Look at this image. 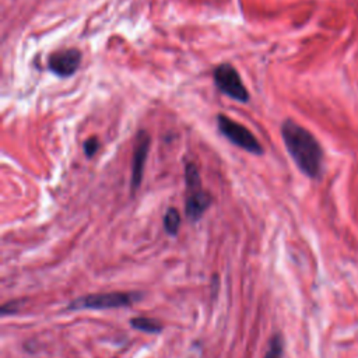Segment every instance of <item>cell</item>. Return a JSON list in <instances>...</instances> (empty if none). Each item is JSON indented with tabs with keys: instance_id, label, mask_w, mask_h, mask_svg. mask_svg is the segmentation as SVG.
Masks as SVG:
<instances>
[{
	"instance_id": "3957f363",
	"label": "cell",
	"mask_w": 358,
	"mask_h": 358,
	"mask_svg": "<svg viewBox=\"0 0 358 358\" xmlns=\"http://www.w3.org/2000/svg\"><path fill=\"white\" fill-rule=\"evenodd\" d=\"M140 299V294L136 292H103L80 296L71 301L67 306L69 310H84V309H109L129 306Z\"/></svg>"
},
{
	"instance_id": "6da1fadb",
	"label": "cell",
	"mask_w": 358,
	"mask_h": 358,
	"mask_svg": "<svg viewBox=\"0 0 358 358\" xmlns=\"http://www.w3.org/2000/svg\"><path fill=\"white\" fill-rule=\"evenodd\" d=\"M284 144L296 166L309 178H317L322 172L323 151L310 131L291 119L281 124Z\"/></svg>"
},
{
	"instance_id": "ba28073f",
	"label": "cell",
	"mask_w": 358,
	"mask_h": 358,
	"mask_svg": "<svg viewBox=\"0 0 358 358\" xmlns=\"http://www.w3.org/2000/svg\"><path fill=\"white\" fill-rule=\"evenodd\" d=\"M130 324L137 330L152 333V334L159 333L162 330V324L158 320H154L151 317H133L130 320Z\"/></svg>"
},
{
	"instance_id": "9c48e42d",
	"label": "cell",
	"mask_w": 358,
	"mask_h": 358,
	"mask_svg": "<svg viewBox=\"0 0 358 358\" xmlns=\"http://www.w3.org/2000/svg\"><path fill=\"white\" fill-rule=\"evenodd\" d=\"M179 225H180V215H179L178 210L173 207L168 208L164 215V228H165L166 234L176 235Z\"/></svg>"
},
{
	"instance_id": "277c9868",
	"label": "cell",
	"mask_w": 358,
	"mask_h": 358,
	"mask_svg": "<svg viewBox=\"0 0 358 358\" xmlns=\"http://www.w3.org/2000/svg\"><path fill=\"white\" fill-rule=\"evenodd\" d=\"M217 126L218 130L224 137H227L232 144L238 145L239 148L250 152L260 155L263 154V147L259 143V140L253 136V133L246 129L243 124L232 120L231 117L225 115H218L217 116Z\"/></svg>"
},
{
	"instance_id": "5b68a950",
	"label": "cell",
	"mask_w": 358,
	"mask_h": 358,
	"mask_svg": "<svg viewBox=\"0 0 358 358\" xmlns=\"http://www.w3.org/2000/svg\"><path fill=\"white\" fill-rule=\"evenodd\" d=\"M213 78H214L215 87L231 99H235L242 103H246L249 101L250 98L249 92L238 70L232 64L229 63L218 64L213 71Z\"/></svg>"
},
{
	"instance_id": "8fae6325",
	"label": "cell",
	"mask_w": 358,
	"mask_h": 358,
	"mask_svg": "<svg viewBox=\"0 0 358 358\" xmlns=\"http://www.w3.org/2000/svg\"><path fill=\"white\" fill-rule=\"evenodd\" d=\"M99 148V141L96 140V137H90L85 143H84V152L87 157H92Z\"/></svg>"
},
{
	"instance_id": "8992f818",
	"label": "cell",
	"mask_w": 358,
	"mask_h": 358,
	"mask_svg": "<svg viewBox=\"0 0 358 358\" xmlns=\"http://www.w3.org/2000/svg\"><path fill=\"white\" fill-rule=\"evenodd\" d=\"M81 52L76 48L53 52L48 57V69L60 78L73 76L81 64Z\"/></svg>"
},
{
	"instance_id": "7a4b0ae2",
	"label": "cell",
	"mask_w": 358,
	"mask_h": 358,
	"mask_svg": "<svg viewBox=\"0 0 358 358\" xmlns=\"http://www.w3.org/2000/svg\"><path fill=\"white\" fill-rule=\"evenodd\" d=\"M185 179H186V215L187 218L197 221L204 211L208 208L211 203L210 194L201 187V180L199 175V169L194 164L189 162L186 165L185 171Z\"/></svg>"
},
{
	"instance_id": "52a82bcc",
	"label": "cell",
	"mask_w": 358,
	"mask_h": 358,
	"mask_svg": "<svg viewBox=\"0 0 358 358\" xmlns=\"http://www.w3.org/2000/svg\"><path fill=\"white\" fill-rule=\"evenodd\" d=\"M150 148V136L147 131L140 130L136 136L134 151H133V164H131V193H134L141 182L145 159Z\"/></svg>"
},
{
	"instance_id": "30bf717a",
	"label": "cell",
	"mask_w": 358,
	"mask_h": 358,
	"mask_svg": "<svg viewBox=\"0 0 358 358\" xmlns=\"http://www.w3.org/2000/svg\"><path fill=\"white\" fill-rule=\"evenodd\" d=\"M282 351H284L282 337L280 334H275L270 340V345H268V350H267L264 358H282Z\"/></svg>"
}]
</instances>
